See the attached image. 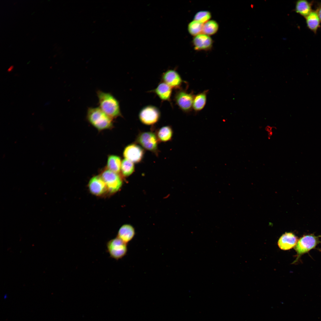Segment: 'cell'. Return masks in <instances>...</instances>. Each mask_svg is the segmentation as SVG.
<instances>
[{"instance_id":"obj_1","label":"cell","mask_w":321,"mask_h":321,"mask_svg":"<svg viewBox=\"0 0 321 321\" xmlns=\"http://www.w3.org/2000/svg\"><path fill=\"white\" fill-rule=\"evenodd\" d=\"M96 93L99 107L106 114L113 119L122 116L119 102L111 93L100 90Z\"/></svg>"},{"instance_id":"obj_13","label":"cell","mask_w":321,"mask_h":321,"mask_svg":"<svg viewBox=\"0 0 321 321\" xmlns=\"http://www.w3.org/2000/svg\"><path fill=\"white\" fill-rule=\"evenodd\" d=\"M298 241L297 237L291 232H286L279 239L278 245L281 250H287L295 246Z\"/></svg>"},{"instance_id":"obj_28","label":"cell","mask_w":321,"mask_h":321,"mask_svg":"<svg viewBox=\"0 0 321 321\" xmlns=\"http://www.w3.org/2000/svg\"><path fill=\"white\" fill-rule=\"evenodd\" d=\"M4 299H5L7 297V295H5L4 296Z\"/></svg>"},{"instance_id":"obj_22","label":"cell","mask_w":321,"mask_h":321,"mask_svg":"<svg viewBox=\"0 0 321 321\" xmlns=\"http://www.w3.org/2000/svg\"><path fill=\"white\" fill-rule=\"evenodd\" d=\"M203 23L193 20L188 25V31L191 35L194 37L203 33Z\"/></svg>"},{"instance_id":"obj_5","label":"cell","mask_w":321,"mask_h":321,"mask_svg":"<svg viewBox=\"0 0 321 321\" xmlns=\"http://www.w3.org/2000/svg\"><path fill=\"white\" fill-rule=\"evenodd\" d=\"M127 244L117 237L108 241L106 244L107 252L110 257L117 260L125 256L128 252Z\"/></svg>"},{"instance_id":"obj_4","label":"cell","mask_w":321,"mask_h":321,"mask_svg":"<svg viewBox=\"0 0 321 321\" xmlns=\"http://www.w3.org/2000/svg\"><path fill=\"white\" fill-rule=\"evenodd\" d=\"M136 141L145 150L158 154L159 141L154 133L151 131L141 132L137 136Z\"/></svg>"},{"instance_id":"obj_15","label":"cell","mask_w":321,"mask_h":321,"mask_svg":"<svg viewBox=\"0 0 321 321\" xmlns=\"http://www.w3.org/2000/svg\"><path fill=\"white\" fill-rule=\"evenodd\" d=\"M135 234L133 227L130 224H125L120 228L117 237L127 244L133 239Z\"/></svg>"},{"instance_id":"obj_6","label":"cell","mask_w":321,"mask_h":321,"mask_svg":"<svg viewBox=\"0 0 321 321\" xmlns=\"http://www.w3.org/2000/svg\"><path fill=\"white\" fill-rule=\"evenodd\" d=\"M320 242L318 237L313 235H306L301 237L295 248L298 255L296 261L302 255L314 248Z\"/></svg>"},{"instance_id":"obj_11","label":"cell","mask_w":321,"mask_h":321,"mask_svg":"<svg viewBox=\"0 0 321 321\" xmlns=\"http://www.w3.org/2000/svg\"><path fill=\"white\" fill-rule=\"evenodd\" d=\"M162 80L172 89H177L181 86L182 80L179 73L174 70H168L162 75Z\"/></svg>"},{"instance_id":"obj_24","label":"cell","mask_w":321,"mask_h":321,"mask_svg":"<svg viewBox=\"0 0 321 321\" xmlns=\"http://www.w3.org/2000/svg\"><path fill=\"white\" fill-rule=\"evenodd\" d=\"M212 17L211 14L209 11L202 10L197 12L195 15L193 20L203 24L208 21Z\"/></svg>"},{"instance_id":"obj_3","label":"cell","mask_w":321,"mask_h":321,"mask_svg":"<svg viewBox=\"0 0 321 321\" xmlns=\"http://www.w3.org/2000/svg\"><path fill=\"white\" fill-rule=\"evenodd\" d=\"M100 175L104 181L108 192L113 194L121 188L123 183L121 176L119 173L111 171L106 168L102 171Z\"/></svg>"},{"instance_id":"obj_12","label":"cell","mask_w":321,"mask_h":321,"mask_svg":"<svg viewBox=\"0 0 321 321\" xmlns=\"http://www.w3.org/2000/svg\"><path fill=\"white\" fill-rule=\"evenodd\" d=\"M192 43L195 50L207 51L211 48L213 41L210 36L202 33L194 37Z\"/></svg>"},{"instance_id":"obj_9","label":"cell","mask_w":321,"mask_h":321,"mask_svg":"<svg viewBox=\"0 0 321 321\" xmlns=\"http://www.w3.org/2000/svg\"><path fill=\"white\" fill-rule=\"evenodd\" d=\"M194 95L184 90H179L175 94L174 99L176 104L183 111H190L193 107Z\"/></svg>"},{"instance_id":"obj_26","label":"cell","mask_w":321,"mask_h":321,"mask_svg":"<svg viewBox=\"0 0 321 321\" xmlns=\"http://www.w3.org/2000/svg\"><path fill=\"white\" fill-rule=\"evenodd\" d=\"M317 14L321 23V3H319L315 10Z\"/></svg>"},{"instance_id":"obj_25","label":"cell","mask_w":321,"mask_h":321,"mask_svg":"<svg viewBox=\"0 0 321 321\" xmlns=\"http://www.w3.org/2000/svg\"><path fill=\"white\" fill-rule=\"evenodd\" d=\"M276 128L274 126L269 125H267L265 128V130L267 134L268 138V139H270L273 136V131Z\"/></svg>"},{"instance_id":"obj_18","label":"cell","mask_w":321,"mask_h":321,"mask_svg":"<svg viewBox=\"0 0 321 321\" xmlns=\"http://www.w3.org/2000/svg\"><path fill=\"white\" fill-rule=\"evenodd\" d=\"M120 158L117 155H109L107 158L106 168L108 169L119 173L121 171L122 163Z\"/></svg>"},{"instance_id":"obj_8","label":"cell","mask_w":321,"mask_h":321,"mask_svg":"<svg viewBox=\"0 0 321 321\" xmlns=\"http://www.w3.org/2000/svg\"><path fill=\"white\" fill-rule=\"evenodd\" d=\"M144 152L139 145L132 143L126 146L124 150L123 156L133 163H137L141 161L144 157Z\"/></svg>"},{"instance_id":"obj_27","label":"cell","mask_w":321,"mask_h":321,"mask_svg":"<svg viewBox=\"0 0 321 321\" xmlns=\"http://www.w3.org/2000/svg\"><path fill=\"white\" fill-rule=\"evenodd\" d=\"M13 66H10V67L8 68V70H7L8 71V72L11 71L12 70V69H13Z\"/></svg>"},{"instance_id":"obj_10","label":"cell","mask_w":321,"mask_h":321,"mask_svg":"<svg viewBox=\"0 0 321 321\" xmlns=\"http://www.w3.org/2000/svg\"><path fill=\"white\" fill-rule=\"evenodd\" d=\"M88 188L90 193L96 196H101L108 192L106 185L100 175L93 176L90 179Z\"/></svg>"},{"instance_id":"obj_19","label":"cell","mask_w":321,"mask_h":321,"mask_svg":"<svg viewBox=\"0 0 321 321\" xmlns=\"http://www.w3.org/2000/svg\"><path fill=\"white\" fill-rule=\"evenodd\" d=\"M156 135L159 141L166 142L171 139L173 131L170 126H163L158 130Z\"/></svg>"},{"instance_id":"obj_20","label":"cell","mask_w":321,"mask_h":321,"mask_svg":"<svg viewBox=\"0 0 321 321\" xmlns=\"http://www.w3.org/2000/svg\"><path fill=\"white\" fill-rule=\"evenodd\" d=\"M207 92V91H205L194 96L192 108L195 111H200L204 107L206 103Z\"/></svg>"},{"instance_id":"obj_21","label":"cell","mask_w":321,"mask_h":321,"mask_svg":"<svg viewBox=\"0 0 321 321\" xmlns=\"http://www.w3.org/2000/svg\"><path fill=\"white\" fill-rule=\"evenodd\" d=\"M218 22L214 20H210L203 24V33L210 36L216 33L219 29Z\"/></svg>"},{"instance_id":"obj_16","label":"cell","mask_w":321,"mask_h":321,"mask_svg":"<svg viewBox=\"0 0 321 321\" xmlns=\"http://www.w3.org/2000/svg\"><path fill=\"white\" fill-rule=\"evenodd\" d=\"M305 18L308 28L315 34L316 33L320 26L321 22L316 11L312 10Z\"/></svg>"},{"instance_id":"obj_2","label":"cell","mask_w":321,"mask_h":321,"mask_svg":"<svg viewBox=\"0 0 321 321\" xmlns=\"http://www.w3.org/2000/svg\"><path fill=\"white\" fill-rule=\"evenodd\" d=\"M86 119L88 122L98 130L112 128L113 119L106 114L99 107L88 108Z\"/></svg>"},{"instance_id":"obj_14","label":"cell","mask_w":321,"mask_h":321,"mask_svg":"<svg viewBox=\"0 0 321 321\" xmlns=\"http://www.w3.org/2000/svg\"><path fill=\"white\" fill-rule=\"evenodd\" d=\"M151 92L155 93L162 100L170 101L172 92V88L162 81Z\"/></svg>"},{"instance_id":"obj_17","label":"cell","mask_w":321,"mask_h":321,"mask_svg":"<svg viewBox=\"0 0 321 321\" xmlns=\"http://www.w3.org/2000/svg\"><path fill=\"white\" fill-rule=\"evenodd\" d=\"M312 2L306 0H298L295 4V11L305 18L312 11Z\"/></svg>"},{"instance_id":"obj_7","label":"cell","mask_w":321,"mask_h":321,"mask_svg":"<svg viewBox=\"0 0 321 321\" xmlns=\"http://www.w3.org/2000/svg\"><path fill=\"white\" fill-rule=\"evenodd\" d=\"M161 116L160 112L158 108L149 105L143 107L139 114L141 122L146 125H152L157 123Z\"/></svg>"},{"instance_id":"obj_23","label":"cell","mask_w":321,"mask_h":321,"mask_svg":"<svg viewBox=\"0 0 321 321\" xmlns=\"http://www.w3.org/2000/svg\"><path fill=\"white\" fill-rule=\"evenodd\" d=\"M135 166L134 163L124 159L122 162L121 171L122 175L127 177L131 175L134 172Z\"/></svg>"}]
</instances>
